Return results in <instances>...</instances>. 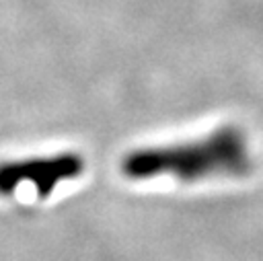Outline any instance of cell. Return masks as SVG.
Returning a JSON list of instances; mask_svg holds the SVG:
<instances>
[{
	"label": "cell",
	"mask_w": 263,
	"mask_h": 261,
	"mask_svg": "<svg viewBox=\"0 0 263 261\" xmlns=\"http://www.w3.org/2000/svg\"><path fill=\"white\" fill-rule=\"evenodd\" d=\"M251 164L242 129L224 125L199 140L132 150L121 160V173L134 181L171 175L183 183H195L210 177H242Z\"/></svg>",
	"instance_id": "6da1fadb"
},
{
	"label": "cell",
	"mask_w": 263,
	"mask_h": 261,
	"mask_svg": "<svg viewBox=\"0 0 263 261\" xmlns=\"http://www.w3.org/2000/svg\"><path fill=\"white\" fill-rule=\"evenodd\" d=\"M80 173H84V158L76 152L0 162V195H10L29 185L37 197H47L62 181L76 179Z\"/></svg>",
	"instance_id": "7a4b0ae2"
}]
</instances>
